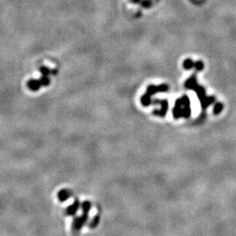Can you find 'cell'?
<instances>
[{
  "mask_svg": "<svg viewBox=\"0 0 236 236\" xmlns=\"http://www.w3.org/2000/svg\"><path fill=\"white\" fill-rule=\"evenodd\" d=\"M87 219H88L87 213H82V215L74 218V220L73 221V230L74 232L80 231L82 229V226L86 224V222L87 221Z\"/></svg>",
  "mask_w": 236,
  "mask_h": 236,
  "instance_id": "cell-1",
  "label": "cell"
},
{
  "mask_svg": "<svg viewBox=\"0 0 236 236\" xmlns=\"http://www.w3.org/2000/svg\"><path fill=\"white\" fill-rule=\"evenodd\" d=\"M184 66H185V68H187V69H189V68H192V67L194 66V64L192 63V61H191V60H187V61H185V64H184Z\"/></svg>",
  "mask_w": 236,
  "mask_h": 236,
  "instance_id": "cell-9",
  "label": "cell"
},
{
  "mask_svg": "<svg viewBox=\"0 0 236 236\" xmlns=\"http://www.w3.org/2000/svg\"><path fill=\"white\" fill-rule=\"evenodd\" d=\"M221 110V104H218L215 106V113H219Z\"/></svg>",
  "mask_w": 236,
  "mask_h": 236,
  "instance_id": "cell-10",
  "label": "cell"
},
{
  "mask_svg": "<svg viewBox=\"0 0 236 236\" xmlns=\"http://www.w3.org/2000/svg\"><path fill=\"white\" fill-rule=\"evenodd\" d=\"M40 82L41 86H47V85L50 84V79L46 75H42L40 77Z\"/></svg>",
  "mask_w": 236,
  "mask_h": 236,
  "instance_id": "cell-7",
  "label": "cell"
},
{
  "mask_svg": "<svg viewBox=\"0 0 236 236\" xmlns=\"http://www.w3.org/2000/svg\"><path fill=\"white\" fill-rule=\"evenodd\" d=\"M27 87L28 88L32 90V91H38L41 87L40 82V81H37V80H33L32 79L29 82H27Z\"/></svg>",
  "mask_w": 236,
  "mask_h": 236,
  "instance_id": "cell-4",
  "label": "cell"
},
{
  "mask_svg": "<svg viewBox=\"0 0 236 236\" xmlns=\"http://www.w3.org/2000/svg\"><path fill=\"white\" fill-rule=\"evenodd\" d=\"M98 223H99V217H95L94 219L92 220V221L90 222V227H95V226H96L98 225Z\"/></svg>",
  "mask_w": 236,
  "mask_h": 236,
  "instance_id": "cell-8",
  "label": "cell"
},
{
  "mask_svg": "<svg viewBox=\"0 0 236 236\" xmlns=\"http://www.w3.org/2000/svg\"><path fill=\"white\" fill-rule=\"evenodd\" d=\"M81 206H82L83 213H88V212L91 209V204H90V202H88V201L83 202Z\"/></svg>",
  "mask_w": 236,
  "mask_h": 236,
  "instance_id": "cell-5",
  "label": "cell"
},
{
  "mask_svg": "<svg viewBox=\"0 0 236 236\" xmlns=\"http://www.w3.org/2000/svg\"><path fill=\"white\" fill-rule=\"evenodd\" d=\"M71 196H72V193H71L70 191L67 190V189H63V190H61L59 192V193H58V199H59L60 201L64 202V201L68 200Z\"/></svg>",
  "mask_w": 236,
  "mask_h": 236,
  "instance_id": "cell-3",
  "label": "cell"
},
{
  "mask_svg": "<svg viewBox=\"0 0 236 236\" xmlns=\"http://www.w3.org/2000/svg\"><path fill=\"white\" fill-rule=\"evenodd\" d=\"M40 72L41 74H42V75H48V74H56V71L54 70V71H52V70H50L49 68H47V67H40Z\"/></svg>",
  "mask_w": 236,
  "mask_h": 236,
  "instance_id": "cell-6",
  "label": "cell"
},
{
  "mask_svg": "<svg viewBox=\"0 0 236 236\" xmlns=\"http://www.w3.org/2000/svg\"><path fill=\"white\" fill-rule=\"evenodd\" d=\"M80 206H81V204H80L79 200H74V202L73 203L72 205H69L67 208V210H66V214L68 216L74 215V214L77 213V211L79 210Z\"/></svg>",
  "mask_w": 236,
  "mask_h": 236,
  "instance_id": "cell-2",
  "label": "cell"
}]
</instances>
